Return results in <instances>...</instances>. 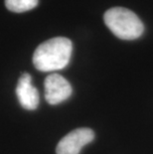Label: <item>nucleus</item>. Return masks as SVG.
Wrapping results in <instances>:
<instances>
[{"mask_svg":"<svg viewBox=\"0 0 153 154\" xmlns=\"http://www.w3.org/2000/svg\"><path fill=\"white\" fill-rule=\"evenodd\" d=\"M39 0H5V6L8 10L16 13L26 12L34 9Z\"/></svg>","mask_w":153,"mask_h":154,"instance_id":"423d86ee","label":"nucleus"},{"mask_svg":"<svg viewBox=\"0 0 153 154\" xmlns=\"http://www.w3.org/2000/svg\"><path fill=\"white\" fill-rule=\"evenodd\" d=\"M72 52L73 44L70 39L52 38L37 47L33 55V64L41 72L59 71L70 63Z\"/></svg>","mask_w":153,"mask_h":154,"instance_id":"f257e3e1","label":"nucleus"},{"mask_svg":"<svg viewBox=\"0 0 153 154\" xmlns=\"http://www.w3.org/2000/svg\"><path fill=\"white\" fill-rule=\"evenodd\" d=\"M45 99L52 106L59 104L72 94L70 83L59 74H52L45 79Z\"/></svg>","mask_w":153,"mask_h":154,"instance_id":"20e7f679","label":"nucleus"},{"mask_svg":"<svg viewBox=\"0 0 153 154\" xmlns=\"http://www.w3.org/2000/svg\"><path fill=\"white\" fill-rule=\"evenodd\" d=\"M107 28L121 40H135L142 35L144 26L138 16L129 9L113 7L103 15Z\"/></svg>","mask_w":153,"mask_h":154,"instance_id":"f03ea898","label":"nucleus"},{"mask_svg":"<svg viewBox=\"0 0 153 154\" xmlns=\"http://www.w3.org/2000/svg\"><path fill=\"white\" fill-rule=\"evenodd\" d=\"M16 94L21 106L25 109L32 110L37 109L39 104V93L33 85L32 78L28 73H24L18 80Z\"/></svg>","mask_w":153,"mask_h":154,"instance_id":"39448f33","label":"nucleus"},{"mask_svg":"<svg viewBox=\"0 0 153 154\" xmlns=\"http://www.w3.org/2000/svg\"><path fill=\"white\" fill-rule=\"evenodd\" d=\"M94 139V133L90 128L72 130L58 143L57 154H80L82 148Z\"/></svg>","mask_w":153,"mask_h":154,"instance_id":"7ed1b4c3","label":"nucleus"}]
</instances>
